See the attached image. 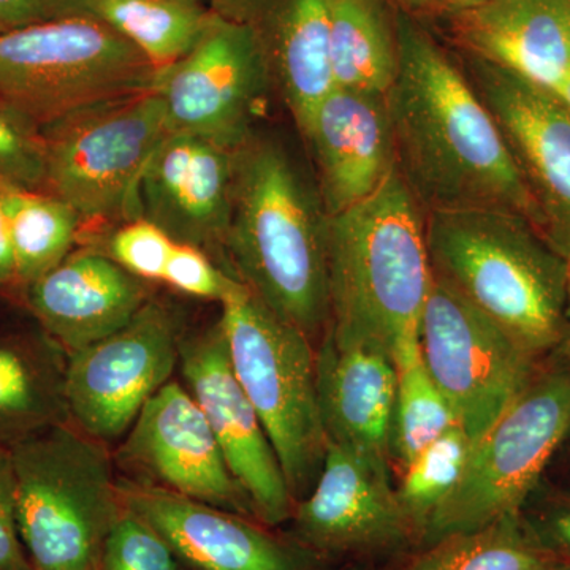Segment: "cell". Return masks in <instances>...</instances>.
Here are the masks:
<instances>
[{
  "label": "cell",
  "instance_id": "1",
  "mask_svg": "<svg viewBox=\"0 0 570 570\" xmlns=\"http://www.w3.org/2000/svg\"><path fill=\"white\" fill-rule=\"evenodd\" d=\"M397 70L385 94L396 170L423 214L504 209L535 225L501 130L455 59L396 9Z\"/></svg>",
  "mask_w": 570,
  "mask_h": 570
},
{
  "label": "cell",
  "instance_id": "2",
  "mask_svg": "<svg viewBox=\"0 0 570 570\" xmlns=\"http://www.w3.org/2000/svg\"><path fill=\"white\" fill-rule=\"evenodd\" d=\"M328 228L314 171L275 135H250L236 149L224 253L236 279L311 341L330 322Z\"/></svg>",
  "mask_w": 570,
  "mask_h": 570
},
{
  "label": "cell",
  "instance_id": "3",
  "mask_svg": "<svg viewBox=\"0 0 570 570\" xmlns=\"http://www.w3.org/2000/svg\"><path fill=\"white\" fill-rule=\"evenodd\" d=\"M434 279L539 358L569 340V261L523 214L452 209L425 214Z\"/></svg>",
  "mask_w": 570,
  "mask_h": 570
},
{
  "label": "cell",
  "instance_id": "4",
  "mask_svg": "<svg viewBox=\"0 0 570 570\" xmlns=\"http://www.w3.org/2000/svg\"><path fill=\"white\" fill-rule=\"evenodd\" d=\"M433 284L425 214L393 174L377 194L330 217L328 332L395 358L420 344Z\"/></svg>",
  "mask_w": 570,
  "mask_h": 570
},
{
  "label": "cell",
  "instance_id": "5",
  "mask_svg": "<svg viewBox=\"0 0 570 570\" xmlns=\"http://www.w3.org/2000/svg\"><path fill=\"white\" fill-rule=\"evenodd\" d=\"M160 71L89 14L0 33V108L48 129L69 116L153 91Z\"/></svg>",
  "mask_w": 570,
  "mask_h": 570
},
{
  "label": "cell",
  "instance_id": "6",
  "mask_svg": "<svg viewBox=\"0 0 570 570\" xmlns=\"http://www.w3.org/2000/svg\"><path fill=\"white\" fill-rule=\"evenodd\" d=\"M10 453L18 528L33 570H96L124 510L107 450L66 422Z\"/></svg>",
  "mask_w": 570,
  "mask_h": 570
},
{
  "label": "cell",
  "instance_id": "7",
  "mask_svg": "<svg viewBox=\"0 0 570 570\" xmlns=\"http://www.w3.org/2000/svg\"><path fill=\"white\" fill-rule=\"evenodd\" d=\"M228 354L257 411L292 498L313 490L328 449L318 411L313 341L239 283L223 299Z\"/></svg>",
  "mask_w": 570,
  "mask_h": 570
},
{
  "label": "cell",
  "instance_id": "8",
  "mask_svg": "<svg viewBox=\"0 0 570 570\" xmlns=\"http://www.w3.org/2000/svg\"><path fill=\"white\" fill-rule=\"evenodd\" d=\"M543 360L530 385L472 444L459 485L428 520V542L521 512L570 433V360Z\"/></svg>",
  "mask_w": 570,
  "mask_h": 570
},
{
  "label": "cell",
  "instance_id": "9",
  "mask_svg": "<svg viewBox=\"0 0 570 570\" xmlns=\"http://www.w3.org/2000/svg\"><path fill=\"white\" fill-rule=\"evenodd\" d=\"M167 134L157 89L69 116L41 130V190L70 205L82 227L137 219L142 171Z\"/></svg>",
  "mask_w": 570,
  "mask_h": 570
},
{
  "label": "cell",
  "instance_id": "10",
  "mask_svg": "<svg viewBox=\"0 0 570 570\" xmlns=\"http://www.w3.org/2000/svg\"><path fill=\"white\" fill-rule=\"evenodd\" d=\"M419 340L426 370L472 444L530 385L546 360L434 277Z\"/></svg>",
  "mask_w": 570,
  "mask_h": 570
},
{
  "label": "cell",
  "instance_id": "11",
  "mask_svg": "<svg viewBox=\"0 0 570 570\" xmlns=\"http://www.w3.org/2000/svg\"><path fill=\"white\" fill-rule=\"evenodd\" d=\"M273 85L257 26L216 11L197 47L160 71L156 89L168 132L238 149L255 132Z\"/></svg>",
  "mask_w": 570,
  "mask_h": 570
},
{
  "label": "cell",
  "instance_id": "12",
  "mask_svg": "<svg viewBox=\"0 0 570 570\" xmlns=\"http://www.w3.org/2000/svg\"><path fill=\"white\" fill-rule=\"evenodd\" d=\"M179 341L171 311L149 298L121 330L67 355V411L75 426L99 442L126 436L171 381Z\"/></svg>",
  "mask_w": 570,
  "mask_h": 570
},
{
  "label": "cell",
  "instance_id": "13",
  "mask_svg": "<svg viewBox=\"0 0 570 570\" xmlns=\"http://www.w3.org/2000/svg\"><path fill=\"white\" fill-rule=\"evenodd\" d=\"M468 80L497 121L538 216L570 262V111L553 92L464 52Z\"/></svg>",
  "mask_w": 570,
  "mask_h": 570
},
{
  "label": "cell",
  "instance_id": "14",
  "mask_svg": "<svg viewBox=\"0 0 570 570\" xmlns=\"http://www.w3.org/2000/svg\"><path fill=\"white\" fill-rule=\"evenodd\" d=\"M184 385L202 409L224 459L265 523H283L294 501L257 411L236 377L223 322L179 341Z\"/></svg>",
  "mask_w": 570,
  "mask_h": 570
},
{
  "label": "cell",
  "instance_id": "15",
  "mask_svg": "<svg viewBox=\"0 0 570 570\" xmlns=\"http://www.w3.org/2000/svg\"><path fill=\"white\" fill-rule=\"evenodd\" d=\"M118 459L149 485L246 515L254 513L204 412L171 379L141 409Z\"/></svg>",
  "mask_w": 570,
  "mask_h": 570
},
{
  "label": "cell",
  "instance_id": "16",
  "mask_svg": "<svg viewBox=\"0 0 570 570\" xmlns=\"http://www.w3.org/2000/svg\"><path fill=\"white\" fill-rule=\"evenodd\" d=\"M236 149L200 135L168 132L142 171L140 214L175 243L224 253L230 227Z\"/></svg>",
  "mask_w": 570,
  "mask_h": 570
},
{
  "label": "cell",
  "instance_id": "17",
  "mask_svg": "<svg viewBox=\"0 0 570 570\" xmlns=\"http://www.w3.org/2000/svg\"><path fill=\"white\" fill-rule=\"evenodd\" d=\"M302 137L330 217L373 197L396 171L392 124L381 94L333 89Z\"/></svg>",
  "mask_w": 570,
  "mask_h": 570
},
{
  "label": "cell",
  "instance_id": "18",
  "mask_svg": "<svg viewBox=\"0 0 570 570\" xmlns=\"http://www.w3.org/2000/svg\"><path fill=\"white\" fill-rule=\"evenodd\" d=\"M296 530L317 549L393 546L414 530L382 469L328 444L316 483L295 509Z\"/></svg>",
  "mask_w": 570,
  "mask_h": 570
},
{
  "label": "cell",
  "instance_id": "19",
  "mask_svg": "<svg viewBox=\"0 0 570 570\" xmlns=\"http://www.w3.org/2000/svg\"><path fill=\"white\" fill-rule=\"evenodd\" d=\"M122 504L197 570H302V560L238 513L149 483L119 485Z\"/></svg>",
  "mask_w": 570,
  "mask_h": 570
},
{
  "label": "cell",
  "instance_id": "20",
  "mask_svg": "<svg viewBox=\"0 0 570 570\" xmlns=\"http://www.w3.org/2000/svg\"><path fill=\"white\" fill-rule=\"evenodd\" d=\"M24 296L40 328L67 355L121 330L149 299L140 277L94 250H71Z\"/></svg>",
  "mask_w": 570,
  "mask_h": 570
},
{
  "label": "cell",
  "instance_id": "21",
  "mask_svg": "<svg viewBox=\"0 0 570 570\" xmlns=\"http://www.w3.org/2000/svg\"><path fill=\"white\" fill-rule=\"evenodd\" d=\"M449 21L461 51L554 92L570 71V0H487Z\"/></svg>",
  "mask_w": 570,
  "mask_h": 570
},
{
  "label": "cell",
  "instance_id": "22",
  "mask_svg": "<svg viewBox=\"0 0 570 570\" xmlns=\"http://www.w3.org/2000/svg\"><path fill=\"white\" fill-rule=\"evenodd\" d=\"M318 411L328 444L389 469L396 367L373 348L337 343L328 328L316 352Z\"/></svg>",
  "mask_w": 570,
  "mask_h": 570
},
{
  "label": "cell",
  "instance_id": "23",
  "mask_svg": "<svg viewBox=\"0 0 570 570\" xmlns=\"http://www.w3.org/2000/svg\"><path fill=\"white\" fill-rule=\"evenodd\" d=\"M258 31L273 82L302 134L318 105L335 89L330 0H281L269 31Z\"/></svg>",
  "mask_w": 570,
  "mask_h": 570
},
{
  "label": "cell",
  "instance_id": "24",
  "mask_svg": "<svg viewBox=\"0 0 570 570\" xmlns=\"http://www.w3.org/2000/svg\"><path fill=\"white\" fill-rule=\"evenodd\" d=\"M67 352L43 330L0 335V445L69 422Z\"/></svg>",
  "mask_w": 570,
  "mask_h": 570
},
{
  "label": "cell",
  "instance_id": "25",
  "mask_svg": "<svg viewBox=\"0 0 570 570\" xmlns=\"http://www.w3.org/2000/svg\"><path fill=\"white\" fill-rule=\"evenodd\" d=\"M335 88L385 96L397 70L396 7L390 0H330Z\"/></svg>",
  "mask_w": 570,
  "mask_h": 570
},
{
  "label": "cell",
  "instance_id": "26",
  "mask_svg": "<svg viewBox=\"0 0 570 570\" xmlns=\"http://www.w3.org/2000/svg\"><path fill=\"white\" fill-rule=\"evenodd\" d=\"M80 14L102 21L163 71L197 47L216 10L178 0H86Z\"/></svg>",
  "mask_w": 570,
  "mask_h": 570
},
{
  "label": "cell",
  "instance_id": "27",
  "mask_svg": "<svg viewBox=\"0 0 570 570\" xmlns=\"http://www.w3.org/2000/svg\"><path fill=\"white\" fill-rule=\"evenodd\" d=\"M14 261V287L22 292L73 250L82 223L77 212L45 190L2 184Z\"/></svg>",
  "mask_w": 570,
  "mask_h": 570
},
{
  "label": "cell",
  "instance_id": "28",
  "mask_svg": "<svg viewBox=\"0 0 570 570\" xmlns=\"http://www.w3.org/2000/svg\"><path fill=\"white\" fill-rule=\"evenodd\" d=\"M561 564L521 510L479 530L439 539L400 570H554Z\"/></svg>",
  "mask_w": 570,
  "mask_h": 570
},
{
  "label": "cell",
  "instance_id": "29",
  "mask_svg": "<svg viewBox=\"0 0 570 570\" xmlns=\"http://www.w3.org/2000/svg\"><path fill=\"white\" fill-rule=\"evenodd\" d=\"M393 363L396 367V396L390 455H395L404 468L426 445L459 422L426 370L420 344L401 351Z\"/></svg>",
  "mask_w": 570,
  "mask_h": 570
},
{
  "label": "cell",
  "instance_id": "30",
  "mask_svg": "<svg viewBox=\"0 0 570 570\" xmlns=\"http://www.w3.org/2000/svg\"><path fill=\"white\" fill-rule=\"evenodd\" d=\"M471 449V438L456 423L404 466L396 497L415 531H425L428 520L456 489Z\"/></svg>",
  "mask_w": 570,
  "mask_h": 570
},
{
  "label": "cell",
  "instance_id": "31",
  "mask_svg": "<svg viewBox=\"0 0 570 570\" xmlns=\"http://www.w3.org/2000/svg\"><path fill=\"white\" fill-rule=\"evenodd\" d=\"M96 570H181L178 557L151 524L124 505Z\"/></svg>",
  "mask_w": 570,
  "mask_h": 570
},
{
  "label": "cell",
  "instance_id": "32",
  "mask_svg": "<svg viewBox=\"0 0 570 570\" xmlns=\"http://www.w3.org/2000/svg\"><path fill=\"white\" fill-rule=\"evenodd\" d=\"M176 243L145 217L124 223L108 239L107 255L130 275L142 281H163Z\"/></svg>",
  "mask_w": 570,
  "mask_h": 570
},
{
  "label": "cell",
  "instance_id": "33",
  "mask_svg": "<svg viewBox=\"0 0 570 570\" xmlns=\"http://www.w3.org/2000/svg\"><path fill=\"white\" fill-rule=\"evenodd\" d=\"M45 141L17 116L0 108V184L43 189Z\"/></svg>",
  "mask_w": 570,
  "mask_h": 570
},
{
  "label": "cell",
  "instance_id": "34",
  "mask_svg": "<svg viewBox=\"0 0 570 570\" xmlns=\"http://www.w3.org/2000/svg\"><path fill=\"white\" fill-rule=\"evenodd\" d=\"M163 283L183 294L223 303L238 279L214 265L212 257L198 247L176 243Z\"/></svg>",
  "mask_w": 570,
  "mask_h": 570
},
{
  "label": "cell",
  "instance_id": "35",
  "mask_svg": "<svg viewBox=\"0 0 570 570\" xmlns=\"http://www.w3.org/2000/svg\"><path fill=\"white\" fill-rule=\"evenodd\" d=\"M0 570H33L20 535L10 449L0 445Z\"/></svg>",
  "mask_w": 570,
  "mask_h": 570
},
{
  "label": "cell",
  "instance_id": "36",
  "mask_svg": "<svg viewBox=\"0 0 570 570\" xmlns=\"http://www.w3.org/2000/svg\"><path fill=\"white\" fill-rule=\"evenodd\" d=\"M524 519L547 547L564 564H570V491H558L543 499Z\"/></svg>",
  "mask_w": 570,
  "mask_h": 570
},
{
  "label": "cell",
  "instance_id": "37",
  "mask_svg": "<svg viewBox=\"0 0 570 570\" xmlns=\"http://www.w3.org/2000/svg\"><path fill=\"white\" fill-rule=\"evenodd\" d=\"M45 20L43 0H0V33Z\"/></svg>",
  "mask_w": 570,
  "mask_h": 570
},
{
  "label": "cell",
  "instance_id": "38",
  "mask_svg": "<svg viewBox=\"0 0 570 570\" xmlns=\"http://www.w3.org/2000/svg\"><path fill=\"white\" fill-rule=\"evenodd\" d=\"M487 0H409L406 10L412 17L419 13L438 14V17L449 18L453 14L475 9L482 6Z\"/></svg>",
  "mask_w": 570,
  "mask_h": 570
},
{
  "label": "cell",
  "instance_id": "39",
  "mask_svg": "<svg viewBox=\"0 0 570 570\" xmlns=\"http://www.w3.org/2000/svg\"><path fill=\"white\" fill-rule=\"evenodd\" d=\"M14 287V261L0 184V288Z\"/></svg>",
  "mask_w": 570,
  "mask_h": 570
},
{
  "label": "cell",
  "instance_id": "40",
  "mask_svg": "<svg viewBox=\"0 0 570 570\" xmlns=\"http://www.w3.org/2000/svg\"><path fill=\"white\" fill-rule=\"evenodd\" d=\"M86 0H43L48 20L80 14Z\"/></svg>",
  "mask_w": 570,
  "mask_h": 570
},
{
  "label": "cell",
  "instance_id": "41",
  "mask_svg": "<svg viewBox=\"0 0 570 570\" xmlns=\"http://www.w3.org/2000/svg\"><path fill=\"white\" fill-rule=\"evenodd\" d=\"M553 94L562 104L566 105V107L569 108L570 111V71L568 77L564 78V81L561 82L560 88H558Z\"/></svg>",
  "mask_w": 570,
  "mask_h": 570
},
{
  "label": "cell",
  "instance_id": "42",
  "mask_svg": "<svg viewBox=\"0 0 570 570\" xmlns=\"http://www.w3.org/2000/svg\"><path fill=\"white\" fill-rule=\"evenodd\" d=\"M566 316H568L569 328H570V262H569V281H568V307H566ZM562 352H564V354L568 355V358L570 360V333H569L568 343H566L564 347H562Z\"/></svg>",
  "mask_w": 570,
  "mask_h": 570
},
{
  "label": "cell",
  "instance_id": "43",
  "mask_svg": "<svg viewBox=\"0 0 570 570\" xmlns=\"http://www.w3.org/2000/svg\"><path fill=\"white\" fill-rule=\"evenodd\" d=\"M396 9L406 10L409 0H390Z\"/></svg>",
  "mask_w": 570,
  "mask_h": 570
},
{
  "label": "cell",
  "instance_id": "44",
  "mask_svg": "<svg viewBox=\"0 0 570 570\" xmlns=\"http://www.w3.org/2000/svg\"><path fill=\"white\" fill-rule=\"evenodd\" d=\"M184 3H195V6H205V0H178Z\"/></svg>",
  "mask_w": 570,
  "mask_h": 570
},
{
  "label": "cell",
  "instance_id": "45",
  "mask_svg": "<svg viewBox=\"0 0 570 570\" xmlns=\"http://www.w3.org/2000/svg\"><path fill=\"white\" fill-rule=\"evenodd\" d=\"M554 570H570V564H561L560 568H557Z\"/></svg>",
  "mask_w": 570,
  "mask_h": 570
},
{
  "label": "cell",
  "instance_id": "46",
  "mask_svg": "<svg viewBox=\"0 0 570 570\" xmlns=\"http://www.w3.org/2000/svg\"><path fill=\"white\" fill-rule=\"evenodd\" d=\"M183 570V569H181Z\"/></svg>",
  "mask_w": 570,
  "mask_h": 570
}]
</instances>
